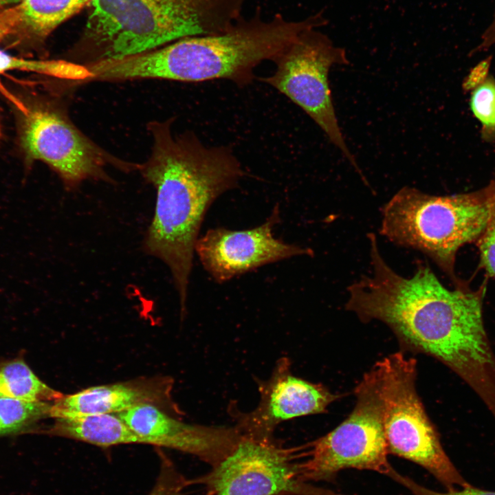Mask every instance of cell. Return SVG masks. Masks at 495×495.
Here are the masks:
<instances>
[{
	"mask_svg": "<svg viewBox=\"0 0 495 495\" xmlns=\"http://www.w3.org/2000/svg\"><path fill=\"white\" fill-rule=\"evenodd\" d=\"M279 220L277 205L265 222L254 228L210 229L198 238L195 252L204 270L219 283L267 264L296 256L313 255L309 248L274 236L273 228Z\"/></svg>",
	"mask_w": 495,
	"mask_h": 495,
	"instance_id": "8fae6325",
	"label": "cell"
},
{
	"mask_svg": "<svg viewBox=\"0 0 495 495\" xmlns=\"http://www.w3.org/2000/svg\"><path fill=\"white\" fill-rule=\"evenodd\" d=\"M480 264L495 279V208L484 231L476 241Z\"/></svg>",
	"mask_w": 495,
	"mask_h": 495,
	"instance_id": "44dd1931",
	"label": "cell"
},
{
	"mask_svg": "<svg viewBox=\"0 0 495 495\" xmlns=\"http://www.w3.org/2000/svg\"><path fill=\"white\" fill-rule=\"evenodd\" d=\"M491 57L481 61L470 72L463 87L470 91L469 105L481 123V138L495 142V78L490 73Z\"/></svg>",
	"mask_w": 495,
	"mask_h": 495,
	"instance_id": "ac0fdd59",
	"label": "cell"
},
{
	"mask_svg": "<svg viewBox=\"0 0 495 495\" xmlns=\"http://www.w3.org/2000/svg\"><path fill=\"white\" fill-rule=\"evenodd\" d=\"M368 238L371 274L348 287L346 309L363 322L386 324L404 351L447 366L495 412V353L483 317L485 286L472 291L461 283L449 289L422 263L405 278L384 259L375 234Z\"/></svg>",
	"mask_w": 495,
	"mask_h": 495,
	"instance_id": "6da1fadb",
	"label": "cell"
},
{
	"mask_svg": "<svg viewBox=\"0 0 495 495\" xmlns=\"http://www.w3.org/2000/svg\"><path fill=\"white\" fill-rule=\"evenodd\" d=\"M116 414L139 436L141 444L188 453L211 468L231 452L241 437L235 426L188 424L151 404H140Z\"/></svg>",
	"mask_w": 495,
	"mask_h": 495,
	"instance_id": "4fadbf2b",
	"label": "cell"
},
{
	"mask_svg": "<svg viewBox=\"0 0 495 495\" xmlns=\"http://www.w3.org/2000/svg\"><path fill=\"white\" fill-rule=\"evenodd\" d=\"M257 382V406L250 412H235L236 428L241 435L255 439H274V431L281 422L325 412L340 397L322 384L295 376L287 358L278 360L267 380Z\"/></svg>",
	"mask_w": 495,
	"mask_h": 495,
	"instance_id": "7c38bea8",
	"label": "cell"
},
{
	"mask_svg": "<svg viewBox=\"0 0 495 495\" xmlns=\"http://www.w3.org/2000/svg\"><path fill=\"white\" fill-rule=\"evenodd\" d=\"M45 432L103 448L141 443L139 436L113 413L56 418Z\"/></svg>",
	"mask_w": 495,
	"mask_h": 495,
	"instance_id": "9a60e30c",
	"label": "cell"
},
{
	"mask_svg": "<svg viewBox=\"0 0 495 495\" xmlns=\"http://www.w3.org/2000/svg\"><path fill=\"white\" fill-rule=\"evenodd\" d=\"M173 120L152 121L151 154L139 171L156 190L145 253L170 271L184 314L195 245L205 215L222 194L243 177L241 164L226 146H208L193 132L175 135Z\"/></svg>",
	"mask_w": 495,
	"mask_h": 495,
	"instance_id": "7a4b0ae2",
	"label": "cell"
},
{
	"mask_svg": "<svg viewBox=\"0 0 495 495\" xmlns=\"http://www.w3.org/2000/svg\"><path fill=\"white\" fill-rule=\"evenodd\" d=\"M21 18L18 4L0 11V42L9 38L16 30Z\"/></svg>",
	"mask_w": 495,
	"mask_h": 495,
	"instance_id": "603a6c76",
	"label": "cell"
},
{
	"mask_svg": "<svg viewBox=\"0 0 495 495\" xmlns=\"http://www.w3.org/2000/svg\"><path fill=\"white\" fill-rule=\"evenodd\" d=\"M495 44V8L490 23L483 32L479 44L472 50L471 54L486 51Z\"/></svg>",
	"mask_w": 495,
	"mask_h": 495,
	"instance_id": "cb8c5ba5",
	"label": "cell"
},
{
	"mask_svg": "<svg viewBox=\"0 0 495 495\" xmlns=\"http://www.w3.org/2000/svg\"><path fill=\"white\" fill-rule=\"evenodd\" d=\"M191 485V479L186 478L173 462L163 456L157 477L148 495H183Z\"/></svg>",
	"mask_w": 495,
	"mask_h": 495,
	"instance_id": "ffe728a7",
	"label": "cell"
},
{
	"mask_svg": "<svg viewBox=\"0 0 495 495\" xmlns=\"http://www.w3.org/2000/svg\"><path fill=\"white\" fill-rule=\"evenodd\" d=\"M173 380L168 377H144L95 386L53 402L50 417L64 418L93 414L118 413L138 405L151 404L180 415L171 398Z\"/></svg>",
	"mask_w": 495,
	"mask_h": 495,
	"instance_id": "5bb4252c",
	"label": "cell"
},
{
	"mask_svg": "<svg viewBox=\"0 0 495 495\" xmlns=\"http://www.w3.org/2000/svg\"><path fill=\"white\" fill-rule=\"evenodd\" d=\"M91 1L21 0V21L10 37L17 43L43 44L56 28L88 7Z\"/></svg>",
	"mask_w": 495,
	"mask_h": 495,
	"instance_id": "2e32d148",
	"label": "cell"
},
{
	"mask_svg": "<svg viewBox=\"0 0 495 495\" xmlns=\"http://www.w3.org/2000/svg\"><path fill=\"white\" fill-rule=\"evenodd\" d=\"M327 23L322 12L300 21L287 19L280 14L264 19L258 8L250 19L242 17L225 32L183 38L113 60L109 65V74L115 82L223 79L244 87L252 82L259 64L274 61L301 32Z\"/></svg>",
	"mask_w": 495,
	"mask_h": 495,
	"instance_id": "3957f363",
	"label": "cell"
},
{
	"mask_svg": "<svg viewBox=\"0 0 495 495\" xmlns=\"http://www.w3.org/2000/svg\"><path fill=\"white\" fill-rule=\"evenodd\" d=\"M21 144L29 159L48 165L73 190L87 180L112 182L109 168L139 170L140 164L114 156L86 136L62 108L49 104L28 107L23 113Z\"/></svg>",
	"mask_w": 495,
	"mask_h": 495,
	"instance_id": "30bf717a",
	"label": "cell"
},
{
	"mask_svg": "<svg viewBox=\"0 0 495 495\" xmlns=\"http://www.w3.org/2000/svg\"><path fill=\"white\" fill-rule=\"evenodd\" d=\"M494 208L495 180L477 191L446 196L404 187L382 208L380 232L428 256L456 286V253L478 240Z\"/></svg>",
	"mask_w": 495,
	"mask_h": 495,
	"instance_id": "5b68a950",
	"label": "cell"
},
{
	"mask_svg": "<svg viewBox=\"0 0 495 495\" xmlns=\"http://www.w3.org/2000/svg\"><path fill=\"white\" fill-rule=\"evenodd\" d=\"M355 405L340 425L307 444L300 468L307 481H331L346 468L367 470L388 476L384 405L379 369L375 365L364 373L354 389Z\"/></svg>",
	"mask_w": 495,
	"mask_h": 495,
	"instance_id": "52a82bcc",
	"label": "cell"
},
{
	"mask_svg": "<svg viewBox=\"0 0 495 495\" xmlns=\"http://www.w3.org/2000/svg\"><path fill=\"white\" fill-rule=\"evenodd\" d=\"M21 0H0V11L18 4Z\"/></svg>",
	"mask_w": 495,
	"mask_h": 495,
	"instance_id": "d4e9b609",
	"label": "cell"
},
{
	"mask_svg": "<svg viewBox=\"0 0 495 495\" xmlns=\"http://www.w3.org/2000/svg\"><path fill=\"white\" fill-rule=\"evenodd\" d=\"M389 477L408 488L412 495H495V492L482 490L471 485L459 490H448L446 492H438L417 483L409 477L401 475L395 469Z\"/></svg>",
	"mask_w": 495,
	"mask_h": 495,
	"instance_id": "7402d4cb",
	"label": "cell"
},
{
	"mask_svg": "<svg viewBox=\"0 0 495 495\" xmlns=\"http://www.w3.org/2000/svg\"><path fill=\"white\" fill-rule=\"evenodd\" d=\"M52 403L0 398V437L36 432V424L50 417Z\"/></svg>",
	"mask_w": 495,
	"mask_h": 495,
	"instance_id": "d6986e66",
	"label": "cell"
},
{
	"mask_svg": "<svg viewBox=\"0 0 495 495\" xmlns=\"http://www.w3.org/2000/svg\"><path fill=\"white\" fill-rule=\"evenodd\" d=\"M246 0H92L67 60L82 65L150 51L179 39L226 31Z\"/></svg>",
	"mask_w": 495,
	"mask_h": 495,
	"instance_id": "277c9868",
	"label": "cell"
},
{
	"mask_svg": "<svg viewBox=\"0 0 495 495\" xmlns=\"http://www.w3.org/2000/svg\"><path fill=\"white\" fill-rule=\"evenodd\" d=\"M306 448L241 434L231 452L209 472L191 479L192 485L205 486L206 495H344L303 479Z\"/></svg>",
	"mask_w": 495,
	"mask_h": 495,
	"instance_id": "9c48e42d",
	"label": "cell"
},
{
	"mask_svg": "<svg viewBox=\"0 0 495 495\" xmlns=\"http://www.w3.org/2000/svg\"><path fill=\"white\" fill-rule=\"evenodd\" d=\"M63 395L41 381L23 359L0 362V398L52 403Z\"/></svg>",
	"mask_w": 495,
	"mask_h": 495,
	"instance_id": "e0dca14e",
	"label": "cell"
},
{
	"mask_svg": "<svg viewBox=\"0 0 495 495\" xmlns=\"http://www.w3.org/2000/svg\"><path fill=\"white\" fill-rule=\"evenodd\" d=\"M375 364L380 375L388 453L423 467L448 490L470 486L445 452L417 393L416 360L399 351Z\"/></svg>",
	"mask_w": 495,
	"mask_h": 495,
	"instance_id": "8992f818",
	"label": "cell"
},
{
	"mask_svg": "<svg viewBox=\"0 0 495 495\" xmlns=\"http://www.w3.org/2000/svg\"><path fill=\"white\" fill-rule=\"evenodd\" d=\"M273 62L274 72L259 80L302 109L364 179L340 129L328 80L333 65L349 63L345 50L313 28L301 32Z\"/></svg>",
	"mask_w": 495,
	"mask_h": 495,
	"instance_id": "ba28073f",
	"label": "cell"
}]
</instances>
